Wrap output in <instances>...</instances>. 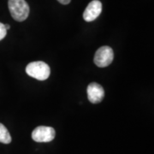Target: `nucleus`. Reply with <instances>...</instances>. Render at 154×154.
I'll list each match as a JSON object with an SVG mask.
<instances>
[{
  "label": "nucleus",
  "mask_w": 154,
  "mask_h": 154,
  "mask_svg": "<svg viewBox=\"0 0 154 154\" xmlns=\"http://www.w3.org/2000/svg\"><path fill=\"white\" fill-rule=\"evenodd\" d=\"M57 1L62 5H69L71 0H57Z\"/></svg>",
  "instance_id": "9"
},
{
  "label": "nucleus",
  "mask_w": 154,
  "mask_h": 154,
  "mask_svg": "<svg viewBox=\"0 0 154 154\" xmlns=\"http://www.w3.org/2000/svg\"><path fill=\"white\" fill-rule=\"evenodd\" d=\"M0 142L4 144H9L11 142V136L8 129L0 123Z\"/></svg>",
  "instance_id": "7"
},
{
  "label": "nucleus",
  "mask_w": 154,
  "mask_h": 154,
  "mask_svg": "<svg viewBox=\"0 0 154 154\" xmlns=\"http://www.w3.org/2000/svg\"><path fill=\"white\" fill-rule=\"evenodd\" d=\"M87 93H88V100L93 104H99L105 97L104 88H102V86H100L96 82L90 83L88 85Z\"/></svg>",
  "instance_id": "6"
},
{
  "label": "nucleus",
  "mask_w": 154,
  "mask_h": 154,
  "mask_svg": "<svg viewBox=\"0 0 154 154\" xmlns=\"http://www.w3.org/2000/svg\"><path fill=\"white\" fill-rule=\"evenodd\" d=\"M8 6L11 17L17 22H23L28 17L29 6L25 0H9Z\"/></svg>",
  "instance_id": "1"
},
{
  "label": "nucleus",
  "mask_w": 154,
  "mask_h": 154,
  "mask_svg": "<svg viewBox=\"0 0 154 154\" xmlns=\"http://www.w3.org/2000/svg\"><path fill=\"white\" fill-rule=\"evenodd\" d=\"M102 12V4L99 0L90 2L83 13V18L86 22H93L96 20Z\"/></svg>",
  "instance_id": "5"
},
{
  "label": "nucleus",
  "mask_w": 154,
  "mask_h": 154,
  "mask_svg": "<svg viewBox=\"0 0 154 154\" xmlns=\"http://www.w3.org/2000/svg\"><path fill=\"white\" fill-rule=\"evenodd\" d=\"M5 27L6 30H8V29H10V28H11V26H10V25H8V24H5Z\"/></svg>",
  "instance_id": "10"
},
{
  "label": "nucleus",
  "mask_w": 154,
  "mask_h": 154,
  "mask_svg": "<svg viewBox=\"0 0 154 154\" xmlns=\"http://www.w3.org/2000/svg\"><path fill=\"white\" fill-rule=\"evenodd\" d=\"M7 34V30H6L5 24L0 22V40H2L3 38H5Z\"/></svg>",
  "instance_id": "8"
},
{
  "label": "nucleus",
  "mask_w": 154,
  "mask_h": 154,
  "mask_svg": "<svg viewBox=\"0 0 154 154\" xmlns=\"http://www.w3.org/2000/svg\"><path fill=\"white\" fill-rule=\"evenodd\" d=\"M26 73L29 76L38 81H45L48 79L51 74V69L48 64L45 62L37 61L28 63L26 67Z\"/></svg>",
  "instance_id": "2"
},
{
  "label": "nucleus",
  "mask_w": 154,
  "mask_h": 154,
  "mask_svg": "<svg viewBox=\"0 0 154 154\" xmlns=\"http://www.w3.org/2000/svg\"><path fill=\"white\" fill-rule=\"evenodd\" d=\"M55 129L51 127L38 126L32 133V138L36 142H50L54 140Z\"/></svg>",
  "instance_id": "4"
},
{
  "label": "nucleus",
  "mask_w": 154,
  "mask_h": 154,
  "mask_svg": "<svg viewBox=\"0 0 154 154\" xmlns=\"http://www.w3.org/2000/svg\"><path fill=\"white\" fill-rule=\"evenodd\" d=\"M114 59V52L111 47L105 45L97 50L94 55V63L99 68L110 65Z\"/></svg>",
  "instance_id": "3"
}]
</instances>
